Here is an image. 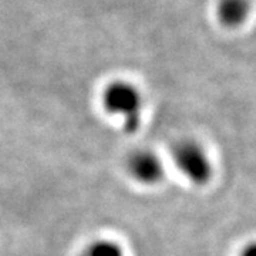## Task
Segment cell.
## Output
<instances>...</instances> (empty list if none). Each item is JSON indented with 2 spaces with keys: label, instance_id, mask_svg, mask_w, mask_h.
<instances>
[{
  "label": "cell",
  "instance_id": "1",
  "mask_svg": "<svg viewBox=\"0 0 256 256\" xmlns=\"http://www.w3.org/2000/svg\"><path fill=\"white\" fill-rule=\"evenodd\" d=\"M102 106L108 114L121 118L127 134H136L142 121V96L134 84L114 82L102 92Z\"/></svg>",
  "mask_w": 256,
  "mask_h": 256
},
{
  "label": "cell",
  "instance_id": "2",
  "mask_svg": "<svg viewBox=\"0 0 256 256\" xmlns=\"http://www.w3.org/2000/svg\"><path fill=\"white\" fill-rule=\"evenodd\" d=\"M171 156L176 170L190 182L202 186L212 180V162L200 142L194 140H182L172 146Z\"/></svg>",
  "mask_w": 256,
  "mask_h": 256
},
{
  "label": "cell",
  "instance_id": "3",
  "mask_svg": "<svg viewBox=\"0 0 256 256\" xmlns=\"http://www.w3.org/2000/svg\"><path fill=\"white\" fill-rule=\"evenodd\" d=\"M128 175L136 182L154 186L164 180L165 166L160 156L151 150H137L127 158Z\"/></svg>",
  "mask_w": 256,
  "mask_h": 256
},
{
  "label": "cell",
  "instance_id": "4",
  "mask_svg": "<svg viewBox=\"0 0 256 256\" xmlns=\"http://www.w3.org/2000/svg\"><path fill=\"white\" fill-rule=\"evenodd\" d=\"M252 0H218L216 3V18L220 26L229 30L244 28L252 18Z\"/></svg>",
  "mask_w": 256,
  "mask_h": 256
},
{
  "label": "cell",
  "instance_id": "5",
  "mask_svg": "<svg viewBox=\"0 0 256 256\" xmlns=\"http://www.w3.org/2000/svg\"><path fill=\"white\" fill-rule=\"evenodd\" d=\"M80 256H126V252L116 240L97 239L86 248Z\"/></svg>",
  "mask_w": 256,
  "mask_h": 256
},
{
  "label": "cell",
  "instance_id": "6",
  "mask_svg": "<svg viewBox=\"0 0 256 256\" xmlns=\"http://www.w3.org/2000/svg\"><path fill=\"white\" fill-rule=\"evenodd\" d=\"M240 256H256V244L248 245V246L242 250Z\"/></svg>",
  "mask_w": 256,
  "mask_h": 256
}]
</instances>
